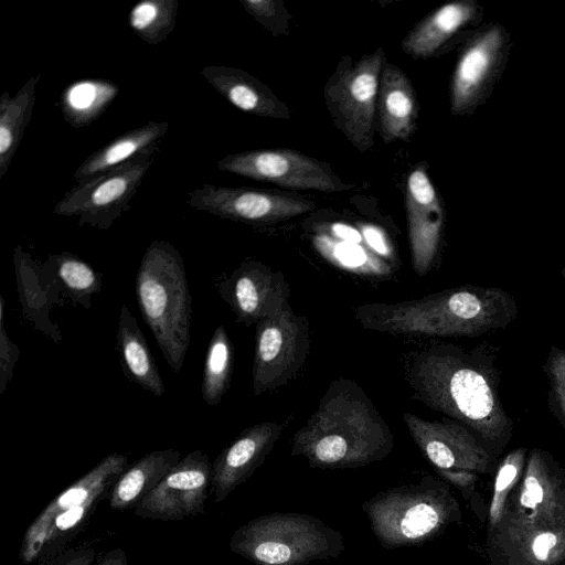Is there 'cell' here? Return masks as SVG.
I'll return each mask as SVG.
<instances>
[{"label": "cell", "mask_w": 565, "mask_h": 565, "mask_svg": "<svg viewBox=\"0 0 565 565\" xmlns=\"http://www.w3.org/2000/svg\"><path fill=\"white\" fill-rule=\"evenodd\" d=\"M405 376L420 402L481 436L494 439L510 431L492 367L475 353L429 344L409 354Z\"/></svg>", "instance_id": "6da1fadb"}, {"label": "cell", "mask_w": 565, "mask_h": 565, "mask_svg": "<svg viewBox=\"0 0 565 565\" xmlns=\"http://www.w3.org/2000/svg\"><path fill=\"white\" fill-rule=\"evenodd\" d=\"M394 436L366 393L353 381L331 382L305 426L294 435L291 456L311 468L353 469L380 461Z\"/></svg>", "instance_id": "7a4b0ae2"}, {"label": "cell", "mask_w": 565, "mask_h": 565, "mask_svg": "<svg viewBox=\"0 0 565 565\" xmlns=\"http://www.w3.org/2000/svg\"><path fill=\"white\" fill-rule=\"evenodd\" d=\"M516 313L510 294L481 286H460L395 303H364L354 310L364 329L426 337L481 335L507 327Z\"/></svg>", "instance_id": "3957f363"}, {"label": "cell", "mask_w": 565, "mask_h": 565, "mask_svg": "<svg viewBox=\"0 0 565 565\" xmlns=\"http://www.w3.org/2000/svg\"><path fill=\"white\" fill-rule=\"evenodd\" d=\"M140 313L173 372L190 347L192 297L185 265L169 242L154 239L145 250L135 278Z\"/></svg>", "instance_id": "277c9868"}, {"label": "cell", "mask_w": 565, "mask_h": 565, "mask_svg": "<svg viewBox=\"0 0 565 565\" xmlns=\"http://www.w3.org/2000/svg\"><path fill=\"white\" fill-rule=\"evenodd\" d=\"M230 548L255 565H307L340 556L344 542L338 530L318 518L274 512L235 530Z\"/></svg>", "instance_id": "5b68a950"}, {"label": "cell", "mask_w": 565, "mask_h": 565, "mask_svg": "<svg viewBox=\"0 0 565 565\" xmlns=\"http://www.w3.org/2000/svg\"><path fill=\"white\" fill-rule=\"evenodd\" d=\"M127 467V455L110 454L53 499L24 532L22 563L41 562L68 547Z\"/></svg>", "instance_id": "8992f818"}, {"label": "cell", "mask_w": 565, "mask_h": 565, "mask_svg": "<svg viewBox=\"0 0 565 565\" xmlns=\"http://www.w3.org/2000/svg\"><path fill=\"white\" fill-rule=\"evenodd\" d=\"M448 500L430 476L379 492L362 503L381 546L396 550L433 540L447 521Z\"/></svg>", "instance_id": "52a82bcc"}, {"label": "cell", "mask_w": 565, "mask_h": 565, "mask_svg": "<svg viewBox=\"0 0 565 565\" xmlns=\"http://www.w3.org/2000/svg\"><path fill=\"white\" fill-rule=\"evenodd\" d=\"M385 62L381 46L356 62L344 55L324 85V102L335 127L360 152L374 145L379 85Z\"/></svg>", "instance_id": "ba28073f"}, {"label": "cell", "mask_w": 565, "mask_h": 565, "mask_svg": "<svg viewBox=\"0 0 565 565\" xmlns=\"http://www.w3.org/2000/svg\"><path fill=\"white\" fill-rule=\"evenodd\" d=\"M511 34L500 22L473 30L460 49L450 82V111L470 116L491 96L511 50Z\"/></svg>", "instance_id": "9c48e42d"}, {"label": "cell", "mask_w": 565, "mask_h": 565, "mask_svg": "<svg viewBox=\"0 0 565 565\" xmlns=\"http://www.w3.org/2000/svg\"><path fill=\"white\" fill-rule=\"evenodd\" d=\"M252 383L255 395L271 392L291 381L303 366L310 345L309 323L289 302L256 323Z\"/></svg>", "instance_id": "30bf717a"}, {"label": "cell", "mask_w": 565, "mask_h": 565, "mask_svg": "<svg viewBox=\"0 0 565 565\" xmlns=\"http://www.w3.org/2000/svg\"><path fill=\"white\" fill-rule=\"evenodd\" d=\"M153 161L154 156L143 157L75 184L55 204L53 214L75 217L79 226L109 230L130 210L131 200Z\"/></svg>", "instance_id": "8fae6325"}, {"label": "cell", "mask_w": 565, "mask_h": 565, "mask_svg": "<svg viewBox=\"0 0 565 565\" xmlns=\"http://www.w3.org/2000/svg\"><path fill=\"white\" fill-rule=\"evenodd\" d=\"M217 168L289 189L338 192L352 186L342 182L326 162L288 148L232 153L220 159Z\"/></svg>", "instance_id": "7c38bea8"}, {"label": "cell", "mask_w": 565, "mask_h": 565, "mask_svg": "<svg viewBox=\"0 0 565 565\" xmlns=\"http://www.w3.org/2000/svg\"><path fill=\"white\" fill-rule=\"evenodd\" d=\"M189 206L248 225H267L306 214L313 201L288 193L249 188L202 184L188 193Z\"/></svg>", "instance_id": "4fadbf2b"}, {"label": "cell", "mask_w": 565, "mask_h": 565, "mask_svg": "<svg viewBox=\"0 0 565 565\" xmlns=\"http://www.w3.org/2000/svg\"><path fill=\"white\" fill-rule=\"evenodd\" d=\"M212 463L202 450L189 452L134 509L143 519L182 521L204 513Z\"/></svg>", "instance_id": "5bb4252c"}, {"label": "cell", "mask_w": 565, "mask_h": 565, "mask_svg": "<svg viewBox=\"0 0 565 565\" xmlns=\"http://www.w3.org/2000/svg\"><path fill=\"white\" fill-rule=\"evenodd\" d=\"M215 286L237 321L247 327L279 312L290 295L284 274L258 260H244Z\"/></svg>", "instance_id": "9a60e30c"}, {"label": "cell", "mask_w": 565, "mask_h": 565, "mask_svg": "<svg viewBox=\"0 0 565 565\" xmlns=\"http://www.w3.org/2000/svg\"><path fill=\"white\" fill-rule=\"evenodd\" d=\"M405 207L412 266L424 277L437 259L445 224L443 202L424 167L407 177Z\"/></svg>", "instance_id": "2e32d148"}, {"label": "cell", "mask_w": 565, "mask_h": 565, "mask_svg": "<svg viewBox=\"0 0 565 565\" xmlns=\"http://www.w3.org/2000/svg\"><path fill=\"white\" fill-rule=\"evenodd\" d=\"M282 426L264 422L244 429L212 463L214 502H223L264 462L279 439Z\"/></svg>", "instance_id": "e0dca14e"}, {"label": "cell", "mask_w": 565, "mask_h": 565, "mask_svg": "<svg viewBox=\"0 0 565 565\" xmlns=\"http://www.w3.org/2000/svg\"><path fill=\"white\" fill-rule=\"evenodd\" d=\"M403 418L418 449L440 473L449 476L454 469L469 468L481 460L480 447L462 426L411 413H404Z\"/></svg>", "instance_id": "ac0fdd59"}, {"label": "cell", "mask_w": 565, "mask_h": 565, "mask_svg": "<svg viewBox=\"0 0 565 565\" xmlns=\"http://www.w3.org/2000/svg\"><path fill=\"white\" fill-rule=\"evenodd\" d=\"M13 266L19 301L24 318L54 342H61L62 333L50 318L55 303H61L62 291L44 264L35 260L22 246L13 250Z\"/></svg>", "instance_id": "d6986e66"}, {"label": "cell", "mask_w": 565, "mask_h": 565, "mask_svg": "<svg viewBox=\"0 0 565 565\" xmlns=\"http://www.w3.org/2000/svg\"><path fill=\"white\" fill-rule=\"evenodd\" d=\"M482 15L483 8L475 0L445 3L414 25L402 47L415 58L430 57L468 26H476Z\"/></svg>", "instance_id": "ffe728a7"}, {"label": "cell", "mask_w": 565, "mask_h": 565, "mask_svg": "<svg viewBox=\"0 0 565 565\" xmlns=\"http://www.w3.org/2000/svg\"><path fill=\"white\" fill-rule=\"evenodd\" d=\"M170 128L168 121H148L126 131L90 153L75 170L73 181L84 183L137 159L154 156Z\"/></svg>", "instance_id": "44dd1931"}, {"label": "cell", "mask_w": 565, "mask_h": 565, "mask_svg": "<svg viewBox=\"0 0 565 565\" xmlns=\"http://www.w3.org/2000/svg\"><path fill=\"white\" fill-rule=\"evenodd\" d=\"M201 75L236 108L260 117L288 119L290 111L266 84L248 72L224 65H211Z\"/></svg>", "instance_id": "7402d4cb"}, {"label": "cell", "mask_w": 565, "mask_h": 565, "mask_svg": "<svg viewBox=\"0 0 565 565\" xmlns=\"http://www.w3.org/2000/svg\"><path fill=\"white\" fill-rule=\"evenodd\" d=\"M377 115L380 136L386 143L407 141L416 129L418 106L414 86L403 70L387 62L380 78Z\"/></svg>", "instance_id": "603a6c76"}, {"label": "cell", "mask_w": 565, "mask_h": 565, "mask_svg": "<svg viewBox=\"0 0 565 565\" xmlns=\"http://www.w3.org/2000/svg\"><path fill=\"white\" fill-rule=\"evenodd\" d=\"M181 460L175 449L149 452L119 476L110 489L108 503L113 510L135 509Z\"/></svg>", "instance_id": "cb8c5ba5"}, {"label": "cell", "mask_w": 565, "mask_h": 565, "mask_svg": "<svg viewBox=\"0 0 565 565\" xmlns=\"http://www.w3.org/2000/svg\"><path fill=\"white\" fill-rule=\"evenodd\" d=\"M117 350L126 377L154 396H162L163 381L147 339L125 303L119 311Z\"/></svg>", "instance_id": "d4e9b609"}, {"label": "cell", "mask_w": 565, "mask_h": 565, "mask_svg": "<svg viewBox=\"0 0 565 565\" xmlns=\"http://www.w3.org/2000/svg\"><path fill=\"white\" fill-rule=\"evenodd\" d=\"M40 74L31 76L11 95L0 96V178L8 172L31 120Z\"/></svg>", "instance_id": "484cf974"}, {"label": "cell", "mask_w": 565, "mask_h": 565, "mask_svg": "<svg viewBox=\"0 0 565 565\" xmlns=\"http://www.w3.org/2000/svg\"><path fill=\"white\" fill-rule=\"evenodd\" d=\"M57 281L62 295L89 309L92 298L102 289V274L78 256L62 252L50 254L43 263Z\"/></svg>", "instance_id": "4316f807"}, {"label": "cell", "mask_w": 565, "mask_h": 565, "mask_svg": "<svg viewBox=\"0 0 565 565\" xmlns=\"http://www.w3.org/2000/svg\"><path fill=\"white\" fill-rule=\"evenodd\" d=\"M118 87L103 79H85L68 86L61 96V109L73 127L94 121L116 97Z\"/></svg>", "instance_id": "83f0119b"}, {"label": "cell", "mask_w": 565, "mask_h": 565, "mask_svg": "<svg viewBox=\"0 0 565 565\" xmlns=\"http://www.w3.org/2000/svg\"><path fill=\"white\" fill-rule=\"evenodd\" d=\"M233 345L224 326H218L209 342L204 361L201 393L203 401L217 405L231 383Z\"/></svg>", "instance_id": "f1b7e54d"}, {"label": "cell", "mask_w": 565, "mask_h": 565, "mask_svg": "<svg viewBox=\"0 0 565 565\" xmlns=\"http://www.w3.org/2000/svg\"><path fill=\"white\" fill-rule=\"evenodd\" d=\"M178 12V0H143L131 8L128 21L141 40L157 45L174 30Z\"/></svg>", "instance_id": "f546056e"}, {"label": "cell", "mask_w": 565, "mask_h": 565, "mask_svg": "<svg viewBox=\"0 0 565 565\" xmlns=\"http://www.w3.org/2000/svg\"><path fill=\"white\" fill-rule=\"evenodd\" d=\"M20 358V349L9 338L4 328V299L0 295V395L12 379L15 363Z\"/></svg>", "instance_id": "4dcf8cb0"}, {"label": "cell", "mask_w": 565, "mask_h": 565, "mask_svg": "<svg viewBox=\"0 0 565 565\" xmlns=\"http://www.w3.org/2000/svg\"><path fill=\"white\" fill-rule=\"evenodd\" d=\"M244 10L273 33H282L279 28H286L278 20L287 23L286 10L281 3L274 0H241Z\"/></svg>", "instance_id": "1f68e13d"}, {"label": "cell", "mask_w": 565, "mask_h": 565, "mask_svg": "<svg viewBox=\"0 0 565 565\" xmlns=\"http://www.w3.org/2000/svg\"><path fill=\"white\" fill-rule=\"evenodd\" d=\"M546 369L557 414L565 426V351L553 348L548 355Z\"/></svg>", "instance_id": "d6a6232c"}, {"label": "cell", "mask_w": 565, "mask_h": 565, "mask_svg": "<svg viewBox=\"0 0 565 565\" xmlns=\"http://www.w3.org/2000/svg\"><path fill=\"white\" fill-rule=\"evenodd\" d=\"M96 550L88 545L70 546L62 552L50 556L38 565H94Z\"/></svg>", "instance_id": "836d02e7"}, {"label": "cell", "mask_w": 565, "mask_h": 565, "mask_svg": "<svg viewBox=\"0 0 565 565\" xmlns=\"http://www.w3.org/2000/svg\"><path fill=\"white\" fill-rule=\"evenodd\" d=\"M544 492L539 479L534 475H529L524 480L523 492L520 503L531 510H534L543 501Z\"/></svg>", "instance_id": "e575fe53"}, {"label": "cell", "mask_w": 565, "mask_h": 565, "mask_svg": "<svg viewBox=\"0 0 565 565\" xmlns=\"http://www.w3.org/2000/svg\"><path fill=\"white\" fill-rule=\"evenodd\" d=\"M519 454L510 456L509 460L500 468L495 479V494L505 490L518 475Z\"/></svg>", "instance_id": "d590c367"}, {"label": "cell", "mask_w": 565, "mask_h": 565, "mask_svg": "<svg viewBox=\"0 0 565 565\" xmlns=\"http://www.w3.org/2000/svg\"><path fill=\"white\" fill-rule=\"evenodd\" d=\"M557 537L554 533L544 532L535 537L532 544V552L539 561H545L550 551L556 545Z\"/></svg>", "instance_id": "8d00e7d4"}, {"label": "cell", "mask_w": 565, "mask_h": 565, "mask_svg": "<svg viewBox=\"0 0 565 565\" xmlns=\"http://www.w3.org/2000/svg\"><path fill=\"white\" fill-rule=\"evenodd\" d=\"M363 233L369 244L376 248L379 252L384 253L387 250L386 241L380 230L374 226L365 225Z\"/></svg>", "instance_id": "74e56055"}, {"label": "cell", "mask_w": 565, "mask_h": 565, "mask_svg": "<svg viewBox=\"0 0 565 565\" xmlns=\"http://www.w3.org/2000/svg\"><path fill=\"white\" fill-rule=\"evenodd\" d=\"M94 565H128V562L122 548H113L99 557Z\"/></svg>", "instance_id": "f35d334b"}, {"label": "cell", "mask_w": 565, "mask_h": 565, "mask_svg": "<svg viewBox=\"0 0 565 565\" xmlns=\"http://www.w3.org/2000/svg\"><path fill=\"white\" fill-rule=\"evenodd\" d=\"M562 275H563L564 280H565V267L562 269Z\"/></svg>", "instance_id": "ab89813d"}]
</instances>
